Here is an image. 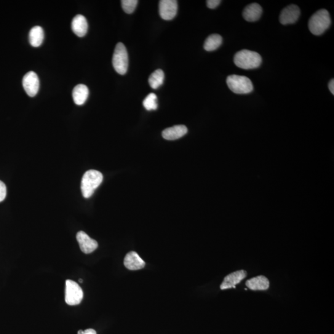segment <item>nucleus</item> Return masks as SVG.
Masks as SVG:
<instances>
[{
  "label": "nucleus",
  "mask_w": 334,
  "mask_h": 334,
  "mask_svg": "<svg viewBox=\"0 0 334 334\" xmlns=\"http://www.w3.org/2000/svg\"><path fill=\"white\" fill-rule=\"evenodd\" d=\"M103 181V175L95 170L87 171L82 176L81 180V191L85 198L91 197L95 189L100 186Z\"/></svg>",
  "instance_id": "1"
},
{
  "label": "nucleus",
  "mask_w": 334,
  "mask_h": 334,
  "mask_svg": "<svg viewBox=\"0 0 334 334\" xmlns=\"http://www.w3.org/2000/svg\"><path fill=\"white\" fill-rule=\"evenodd\" d=\"M331 19L328 11L322 9L317 11L309 21L310 32L315 36H320L329 28Z\"/></svg>",
  "instance_id": "2"
},
{
  "label": "nucleus",
  "mask_w": 334,
  "mask_h": 334,
  "mask_svg": "<svg viewBox=\"0 0 334 334\" xmlns=\"http://www.w3.org/2000/svg\"><path fill=\"white\" fill-rule=\"evenodd\" d=\"M234 63L240 68L251 69L258 68L262 63L261 55L257 52L243 50L235 55Z\"/></svg>",
  "instance_id": "3"
},
{
  "label": "nucleus",
  "mask_w": 334,
  "mask_h": 334,
  "mask_svg": "<svg viewBox=\"0 0 334 334\" xmlns=\"http://www.w3.org/2000/svg\"><path fill=\"white\" fill-rule=\"evenodd\" d=\"M227 84L229 89L237 94H247L253 90L252 82L246 76H229L227 79Z\"/></svg>",
  "instance_id": "4"
},
{
  "label": "nucleus",
  "mask_w": 334,
  "mask_h": 334,
  "mask_svg": "<svg viewBox=\"0 0 334 334\" xmlns=\"http://www.w3.org/2000/svg\"><path fill=\"white\" fill-rule=\"evenodd\" d=\"M114 68L117 73L124 75L128 71V55L124 44L118 43L112 59Z\"/></svg>",
  "instance_id": "5"
},
{
  "label": "nucleus",
  "mask_w": 334,
  "mask_h": 334,
  "mask_svg": "<svg viewBox=\"0 0 334 334\" xmlns=\"http://www.w3.org/2000/svg\"><path fill=\"white\" fill-rule=\"evenodd\" d=\"M83 295V291L78 284L73 280H66L65 301L68 305L74 306L81 303Z\"/></svg>",
  "instance_id": "6"
},
{
  "label": "nucleus",
  "mask_w": 334,
  "mask_h": 334,
  "mask_svg": "<svg viewBox=\"0 0 334 334\" xmlns=\"http://www.w3.org/2000/svg\"><path fill=\"white\" fill-rule=\"evenodd\" d=\"M24 89L29 97H33L37 94L40 87L38 76L34 71H29L23 79Z\"/></svg>",
  "instance_id": "7"
},
{
  "label": "nucleus",
  "mask_w": 334,
  "mask_h": 334,
  "mask_svg": "<svg viewBox=\"0 0 334 334\" xmlns=\"http://www.w3.org/2000/svg\"><path fill=\"white\" fill-rule=\"evenodd\" d=\"M178 2L175 0H161L159 2L160 17L164 20H172L176 17Z\"/></svg>",
  "instance_id": "8"
},
{
  "label": "nucleus",
  "mask_w": 334,
  "mask_h": 334,
  "mask_svg": "<svg viewBox=\"0 0 334 334\" xmlns=\"http://www.w3.org/2000/svg\"><path fill=\"white\" fill-rule=\"evenodd\" d=\"M300 15V9L295 5H290L282 11L280 15V22L283 25L295 23Z\"/></svg>",
  "instance_id": "9"
},
{
  "label": "nucleus",
  "mask_w": 334,
  "mask_h": 334,
  "mask_svg": "<svg viewBox=\"0 0 334 334\" xmlns=\"http://www.w3.org/2000/svg\"><path fill=\"white\" fill-rule=\"evenodd\" d=\"M76 239L79 243L80 249L85 254H90L98 248V243L89 237L83 231H80L76 235Z\"/></svg>",
  "instance_id": "10"
},
{
  "label": "nucleus",
  "mask_w": 334,
  "mask_h": 334,
  "mask_svg": "<svg viewBox=\"0 0 334 334\" xmlns=\"http://www.w3.org/2000/svg\"><path fill=\"white\" fill-rule=\"evenodd\" d=\"M247 276V272L243 270L233 272L225 277L220 285L221 290L229 289L235 288V286L240 284L242 280Z\"/></svg>",
  "instance_id": "11"
},
{
  "label": "nucleus",
  "mask_w": 334,
  "mask_h": 334,
  "mask_svg": "<svg viewBox=\"0 0 334 334\" xmlns=\"http://www.w3.org/2000/svg\"><path fill=\"white\" fill-rule=\"evenodd\" d=\"M124 265L131 271H137L144 268L146 263L137 253L131 251L126 255L124 259Z\"/></svg>",
  "instance_id": "12"
},
{
  "label": "nucleus",
  "mask_w": 334,
  "mask_h": 334,
  "mask_svg": "<svg viewBox=\"0 0 334 334\" xmlns=\"http://www.w3.org/2000/svg\"><path fill=\"white\" fill-rule=\"evenodd\" d=\"M71 29L77 36L82 37L86 35L88 23L84 16L78 15L73 18L71 23Z\"/></svg>",
  "instance_id": "13"
},
{
  "label": "nucleus",
  "mask_w": 334,
  "mask_h": 334,
  "mask_svg": "<svg viewBox=\"0 0 334 334\" xmlns=\"http://www.w3.org/2000/svg\"><path fill=\"white\" fill-rule=\"evenodd\" d=\"M188 133V129L184 125H176L163 131L162 136L165 140L173 141L182 138Z\"/></svg>",
  "instance_id": "14"
},
{
  "label": "nucleus",
  "mask_w": 334,
  "mask_h": 334,
  "mask_svg": "<svg viewBox=\"0 0 334 334\" xmlns=\"http://www.w3.org/2000/svg\"><path fill=\"white\" fill-rule=\"evenodd\" d=\"M262 13L263 9L260 5L254 3L245 8L243 12V17L248 22H255L260 19Z\"/></svg>",
  "instance_id": "15"
},
{
  "label": "nucleus",
  "mask_w": 334,
  "mask_h": 334,
  "mask_svg": "<svg viewBox=\"0 0 334 334\" xmlns=\"http://www.w3.org/2000/svg\"><path fill=\"white\" fill-rule=\"evenodd\" d=\"M89 89L84 84L77 85L74 88L73 98L74 103L77 105H82L86 101L89 96Z\"/></svg>",
  "instance_id": "16"
},
{
  "label": "nucleus",
  "mask_w": 334,
  "mask_h": 334,
  "mask_svg": "<svg viewBox=\"0 0 334 334\" xmlns=\"http://www.w3.org/2000/svg\"><path fill=\"white\" fill-rule=\"evenodd\" d=\"M246 285L251 290H266L269 287V281L266 277L260 276L247 280Z\"/></svg>",
  "instance_id": "17"
},
{
  "label": "nucleus",
  "mask_w": 334,
  "mask_h": 334,
  "mask_svg": "<svg viewBox=\"0 0 334 334\" xmlns=\"http://www.w3.org/2000/svg\"><path fill=\"white\" fill-rule=\"evenodd\" d=\"M29 39L33 47H39L44 39V31L41 26H35L29 32Z\"/></svg>",
  "instance_id": "18"
},
{
  "label": "nucleus",
  "mask_w": 334,
  "mask_h": 334,
  "mask_svg": "<svg viewBox=\"0 0 334 334\" xmlns=\"http://www.w3.org/2000/svg\"><path fill=\"white\" fill-rule=\"evenodd\" d=\"M222 44V37L218 34H212L205 40L204 49L207 52L217 50Z\"/></svg>",
  "instance_id": "19"
},
{
  "label": "nucleus",
  "mask_w": 334,
  "mask_h": 334,
  "mask_svg": "<svg viewBox=\"0 0 334 334\" xmlns=\"http://www.w3.org/2000/svg\"><path fill=\"white\" fill-rule=\"evenodd\" d=\"M165 74L162 69H157L151 74L149 78V83L154 89H157L164 82Z\"/></svg>",
  "instance_id": "20"
},
{
  "label": "nucleus",
  "mask_w": 334,
  "mask_h": 334,
  "mask_svg": "<svg viewBox=\"0 0 334 334\" xmlns=\"http://www.w3.org/2000/svg\"><path fill=\"white\" fill-rule=\"evenodd\" d=\"M157 95L154 93H149L143 101V105L147 110H156L158 107Z\"/></svg>",
  "instance_id": "21"
},
{
  "label": "nucleus",
  "mask_w": 334,
  "mask_h": 334,
  "mask_svg": "<svg viewBox=\"0 0 334 334\" xmlns=\"http://www.w3.org/2000/svg\"><path fill=\"white\" fill-rule=\"evenodd\" d=\"M138 4L137 0H123L122 1V9L128 14H132L135 12Z\"/></svg>",
  "instance_id": "22"
},
{
  "label": "nucleus",
  "mask_w": 334,
  "mask_h": 334,
  "mask_svg": "<svg viewBox=\"0 0 334 334\" xmlns=\"http://www.w3.org/2000/svg\"><path fill=\"white\" fill-rule=\"evenodd\" d=\"M7 186L3 181H0V202L4 201L7 196Z\"/></svg>",
  "instance_id": "23"
},
{
  "label": "nucleus",
  "mask_w": 334,
  "mask_h": 334,
  "mask_svg": "<svg viewBox=\"0 0 334 334\" xmlns=\"http://www.w3.org/2000/svg\"><path fill=\"white\" fill-rule=\"evenodd\" d=\"M207 6L210 9H214L220 5L221 1L220 0H208L207 1Z\"/></svg>",
  "instance_id": "24"
},
{
  "label": "nucleus",
  "mask_w": 334,
  "mask_h": 334,
  "mask_svg": "<svg viewBox=\"0 0 334 334\" xmlns=\"http://www.w3.org/2000/svg\"><path fill=\"white\" fill-rule=\"evenodd\" d=\"M77 334H97L96 331L92 328H88L85 330H80Z\"/></svg>",
  "instance_id": "25"
},
{
  "label": "nucleus",
  "mask_w": 334,
  "mask_h": 334,
  "mask_svg": "<svg viewBox=\"0 0 334 334\" xmlns=\"http://www.w3.org/2000/svg\"><path fill=\"white\" fill-rule=\"evenodd\" d=\"M328 89H329L331 93L334 95V80L332 79L330 80L329 83H328Z\"/></svg>",
  "instance_id": "26"
},
{
  "label": "nucleus",
  "mask_w": 334,
  "mask_h": 334,
  "mask_svg": "<svg viewBox=\"0 0 334 334\" xmlns=\"http://www.w3.org/2000/svg\"><path fill=\"white\" fill-rule=\"evenodd\" d=\"M79 282H81V283H82V282H83V280H82V279H79Z\"/></svg>",
  "instance_id": "27"
}]
</instances>
